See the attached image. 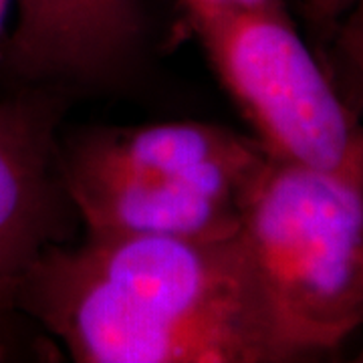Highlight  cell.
<instances>
[{
  "label": "cell",
  "instance_id": "cell-1",
  "mask_svg": "<svg viewBox=\"0 0 363 363\" xmlns=\"http://www.w3.org/2000/svg\"><path fill=\"white\" fill-rule=\"evenodd\" d=\"M81 363H285L240 230L85 236L30 262L16 293Z\"/></svg>",
  "mask_w": 363,
  "mask_h": 363
},
{
  "label": "cell",
  "instance_id": "cell-2",
  "mask_svg": "<svg viewBox=\"0 0 363 363\" xmlns=\"http://www.w3.org/2000/svg\"><path fill=\"white\" fill-rule=\"evenodd\" d=\"M240 236L289 362L362 329V182L269 156L240 200Z\"/></svg>",
  "mask_w": 363,
  "mask_h": 363
},
{
  "label": "cell",
  "instance_id": "cell-3",
  "mask_svg": "<svg viewBox=\"0 0 363 363\" xmlns=\"http://www.w3.org/2000/svg\"><path fill=\"white\" fill-rule=\"evenodd\" d=\"M192 30L269 156L363 184V123L298 35L285 0L218 14Z\"/></svg>",
  "mask_w": 363,
  "mask_h": 363
},
{
  "label": "cell",
  "instance_id": "cell-4",
  "mask_svg": "<svg viewBox=\"0 0 363 363\" xmlns=\"http://www.w3.org/2000/svg\"><path fill=\"white\" fill-rule=\"evenodd\" d=\"M63 105L47 91L0 101V315L16 311L30 262L65 242L69 210L57 128Z\"/></svg>",
  "mask_w": 363,
  "mask_h": 363
},
{
  "label": "cell",
  "instance_id": "cell-5",
  "mask_svg": "<svg viewBox=\"0 0 363 363\" xmlns=\"http://www.w3.org/2000/svg\"><path fill=\"white\" fill-rule=\"evenodd\" d=\"M61 176L85 236L224 238L240 230V206L180 182L93 162L59 147Z\"/></svg>",
  "mask_w": 363,
  "mask_h": 363
},
{
  "label": "cell",
  "instance_id": "cell-6",
  "mask_svg": "<svg viewBox=\"0 0 363 363\" xmlns=\"http://www.w3.org/2000/svg\"><path fill=\"white\" fill-rule=\"evenodd\" d=\"M2 65L30 83L104 77L133 49L140 0H14Z\"/></svg>",
  "mask_w": 363,
  "mask_h": 363
},
{
  "label": "cell",
  "instance_id": "cell-7",
  "mask_svg": "<svg viewBox=\"0 0 363 363\" xmlns=\"http://www.w3.org/2000/svg\"><path fill=\"white\" fill-rule=\"evenodd\" d=\"M63 147L93 162L180 182L238 206L269 157L255 138L198 121L99 130Z\"/></svg>",
  "mask_w": 363,
  "mask_h": 363
},
{
  "label": "cell",
  "instance_id": "cell-8",
  "mask_svg": "<svg viewBox=\"0 0 363 363\" xmlns=\"http://www.w3.org/2000/svg\"><path fill=\"white\" fill-rule=\"evenodd\" d=\"M279 2H283V0H182L190 26L208 21L212 16H218V14L262 9V6H272Z\"/></svg>",
  "mask_w": 363,
  "mask_h": 363
},
{
  "label": "cell",
  "instance_id": "cell-9",
  "mask_svg": "<svg viewBox=\"0 0 363 363\" xmlns=\"http://www.w3.org/2000/svg\"><path fill=\"white\" fill-rule=\"evenodd\" d=\"M305 14L321 35H335L337 26L350 11L351 0H301Z\"/></svg>",
  "mask_w": 363,
  "mask_h": 363
},
{
  "label": "cell",
  "instance_id": "cell-10",
  "mask_svg": "<svg viewBox=\"0 0 363 363\" xmlns=\"http://www.w3.org/2000/svg\"><path fill=\"white\" fill-rule=\"evenodd\" d=\"M333 39L337 43L339 51L345 57L347 65L355 73V77H357L363 89V30L339 28V30H335Z\"/></svg>",
  "mask_w": 363,
  "mask_h": 363
},
{
  "label": "cell",
  "instance_id": "cell-11",
  "mask_svg": "<svg viewBox=\"0 0 363 363\" xmlns=\"http://www.w3.org/2000/svg\"><path fill=\"white\" fill-rule=\"evenodd\" d=\"M339 28H347V30H363V0H351L350 11L345 14V18L341 21Z\"/></svg>",
  "mask_w": 363,
  "mask_h": 363
},
{
  "label": "cell",
  "instance_id": "cell-12",
  "mask_svg": "<svg viewBox=\"0 0 363 363\" xmlns=\"http://www.w3.org/2000/svg\"><path fill=\"white\" fill-rule=\"evenodd\" d=\"M14 2V0H0V26H2V21H4V14H6V9L9 4Z\"/></svg>",
  "mask_w": 363,
  "mask_h": 363
}]
</instances>
